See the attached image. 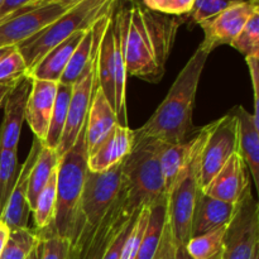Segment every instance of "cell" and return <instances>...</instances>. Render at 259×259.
Wrapping results in <instances>:
<instances>
[{"label":"cell","instance_id":"cell-19","mask_svg":"<svg viewBox=\"0 0 259 259\" xmlns=\"http://www.w3.org/2000/svg\"><path fill=\"white\" fill-rule=\"evenodd\" d=\"M235 204L220 201L207 195L199 194L192 217L191 238L206 234L230 222L234 212Z\"/></svg>","mask_w":259,"mask_h":259},{"label":"cell","instance_id":"cell-47","mask_svg":"<svg viewBox=\"0 0 259 259\" xmlns=\"http://www.w3.org/2000/svg\"><path fill=\"white\" fill-rule=\"evenodd\" d=\"M3 2H4V0H0V7H2V4H3Z\"/></svg>","mask_w":259,"mask_h":259},{"label":"cell","instance_id":"cell-12","mask_svg":"<svg viewBox=\"0 0 259 259\" xmlns=\"http://www.w3.org/2000/svg\"><path fill=\"white\" fill-rule=\"evenodd\" d=\"M96 60H98V52H96L91 65L86 70L85 75L72 85V93H71L70 104H68L66 125L65 129H63L62 137H61L60 144L56 149L58 158H61L63 154L67 153L72 148L83 124H85L86 118H88L94 90H95L96 82H98Z\"/></svg>","mask_w":259,"mask_h":259},{"label":"cell","instance_id":"cell-18","mask_svg":"<svg viewBox=\"0 0 259 259\" xmlns=\"http://www.w3.org/2000/svg\"><path fill=\"white\" fill-rule=\"evenodd\" d=\"M238 119V153L249 168L255 187L259 189V118L242 105L232 109Z\"/></svg>","mask_w":259,"mask_h":259},{"label":"cell","instance_id":"cell-11","mask_svg":"<svg viewBox=\"0 0 259 259\" xmlns=\"http://www.w3.org/2000/svg\"><path fill=\"white\" fill-rule=\"evenodd\" d=\"M258 0H242L200 23L199 25L204 30V40L200 47L211 53L219 46L230 45L248 19L258 12Z\"/></svg>","mask_w":259,"mask_h":259},{"label":"cell","instance_id":"cell-31","mask_svg":"<svg viewBox=\"0 0 259 259\" xmlns=\"http://www.w3.org/2000/svg\"><path fill=\"white\" fill-rule=\"evenodd\" d=\"M230 46L239 51L245 57L259 53V10L248 19Z\"/></svg>","mask_w":259,"mask_h":259},{"label":"cell","instance_id":"cell-40","mask_svg":"<svg viewBox=\"0 0 259 259\" xmlns=\"http://www.w3.org/2000/svg\"><path fill=\"white\" fill-rule=\"evenodd\" d=\"M9 232H10L9 228H8L4 223L0 222V255H2L5 244H7L8 237H9Z\"/></svg>","mask_w":259,"mask_h":259},{"label":"cell","instance_id":"cell-20","mask_svg":"<svg viewBox=\"0 0 259 259\" xmlns=\"http://www.w3.org/2000/svg\"><path fill=\"white\" fill-rule=\"evenodd\" d=\"M115 125H118V120H116L114 109L111 108L108 99L99 88V82H96L93 100H91L88 118H86L88 153L93 151L113 131Z\"/></svg>","mask_w":259,"mask_h":259},{"label":"cell","instance_id":"cell-2","mask_svg":"<svg viewBox=\"0 0 259 259\" xmlns=\"http://www.w3.org/2000/svg\"><path fill=\"white\" fill-rule=\"evenodd\" d=\"M209 52L197 47L172 83L168 94L151 118L134 131L139 138H153L167 144L186 142L197 132L192 121L195 99Z\"/></svg>","mask_w":259,"mask_h":259},{"label":"cell","instance_id":"cell-26","mask_svg":"<svg viewBox=\"0 0 259 259\" xmlns=\"http://www.w3.org/2000/svg\"><path fill=\"white\" fill-rule=\"evenodd\" d=\"M227 225L206 234L191 238L185 245L190 257L192 259H223Z\"/></svg>","mask_w":259,"mask_h":259},{"label":"cell","instance_id":"cell-27","mask_svg":"<svg viewBox=\"0 0 259 259\" xmlns=\"http://www.w3.org/2000/svg\"><path fill=\"white\" fill-rule=\"evenodd\" d=\"M56 201H57V169L53 172L51 179L40 191L32 211L35 230H45L51 227L55 218Z\"/></svg>","mask_w":259,"mask_h":259},{"label":"cell","instance_id":"cell-33","mask_svg":"<svg viewBox=\"0 0 259 259\" xmlns=\"http://www.w3.org/2000/svg\"><path fill=\"white\" fill-rule=\"evenodd\" d=\"M242 0H195V4L187 19L190 18L192 23L200 24L204 20L219 14L224 9L229 8L230 5L239 3Z\"/></svg>","mask_w":259,"mask_h":259},{"label":"cell","instance_id":"cell-9","mask_svg":"<svg viewBox=\"0 0 259 259\" xmlns=\"http://www.w3.org/2000/svg\"><path fill=\"white\" fill-rule=\"evenodd\" d=\"M78 2H61L35 8H19L14 14L0 23V48L19 46L75 7Z\"/></svg>","mask_w":259,"mask_h":259},{"label":"cell","instance_id":"cell-25","mask_svg":"<svg viewBox=\"0 0 259 259\" xmlns=\"http://www.w3.org/2000/svg\"><path fill=\"white\" fill-rule=\"evenodd\" d=\"M71 93H72V86L58 82L57 95H56L55 105H53L52 115H51L50 128H48L47 137H46V141L43 143V146L47 147V148L56 151L58 144H60L61 137H62L63 129L66 125V119H67Z\"/></svg>","mask_w":259,"mask_h":259},{"label":"cell","instance_id":"cell-38","mask_svg":"<svg viewBox=\"0 0 259 259\" xmlns=\"http://www.w3.org/2000/svg\"><path fill=\"white\" fill-rule=\"evenodd\" d=\"M195 0H172V15L187 17L192 10Z\"/></svg>","mask_w":259,"mask_h":259},{"label":"cell","instance_id":"cell-45","mask_svg":"<svg viewBox=\"0 0 259 259\" xmlns=\"http://www.w3.org/2000/svg\"><path fill=\"white\" fill-rule=\"evenodd\" d=\"M39 242H40V240H39ZM27 259H39V244H38L37 247L34 248V250L30 253L29 257H28Z\"/></svg>","mask_w":259,"mask_h":259},{"label":"cell","instance_id":"cell-28","mask_svg":"<svg viewBox=\"0 0 259 259\" xmlns=\"http://www.w3.org/2000/svg\"><path fill=\"white\" fill-rule=\"evenodd\" d=\"M20 167L18 162V149H4L0 151V218L10 199Z\"/></svg>","mask_w":259,"mask_h":259},{"label":"cell","instance_id":"cell-21","mask_svg":"<svg viewBox=\"0 0 259 259\" xmlns=\"http://www.w3.org/2000/svg\"><path fill=\"white\" fill-rule=\"evenodd\" d=\"M86 30L88 29L73 33L71 37H68L67 39H65L60 45L56 46L55 48H52L50 52L46 53L27 76H29L30 78L60 82L73 51L76 50L78 43L81 42Z\"/></svg>","mask_w":259,"mask_h":259},{"label":"cell","instance_id":"cell-42","mask_svg":"<svg viewBox=\"0 0 259 259\" xmlns=\"http://www.w3.org/2000/svg\"><path fill=\"white\" fill-rule=\"evenodd\" d=\"M14 88V86H7V85H0V106L3 105V103L7 99L8 94L10 93V90Z\"/></svg>","mask_w":259,"mask_h":259},{"label":"cell","instance_id":"cell-37","mask_svg":"<svg viewBox=\"0 0 259 259\" xmlns=\"http://www.w3.org/2000/svg\"><path fill=\"white\" fill-rule=\"evenodd\" d=\"M142 3L149 10L172 15V0H142Z\"/></svg>","mask_w":259,"mask_h":259},{"label":"cell","instance_id":"cell-32","mask_svg":"<svg viewBox=\"0 0 259 259\" xmlns=\"http://www.w3.org/2000/svg\"><path fill=\"white\" fill-rule=\"evenodd\" d=\"M149 218V206H143L139 210V214L137 217L136 222L131 227L128 235L125 238L123 248H121L120 258L119 259H134L138 253L139 245L143 239L144 232H146L147 224H148Z\"/></svg>","mask_w":259,"mask_h":259},{"label":"cell","instance_id":"cell-16","mask_svg":"<svg viewBox=\"0 0 259 259\" xmlns=\"http://www.w3.org/2000/svg\"><path fill=\"white\" fill-rule=\"evenodd\" d=\"M58 82L32 78V88L25 106L24 120L37 139L45 143L50 128L51 115L57 95Z\"/></svg>","mask_w":259,"mask_h":259},{"label":"cell","instance_id":"cell-24","mask_svg":"<svg viewBox=\"0 0 259 259\" xmlns=\"http://www.w3.org/2000/svg\"><path fill=\"white\" fill-rule=\"evenodd\" d=\"M166 223V200L149 206V218L143 239L134 259H153L161 243Z\"/></svg>","mask_w":259,"mask_h":259},{"label":"cell","instance_id":"cell-35","mask_svg":"<svg viewBox=\"0 0 259 259\" xmlns=\"http://www.w3.org/2000/svg\"><path fill=\"white\" fill-rule=\"evenodd\" d=\"M139 214V212H138ZM138 214L136 215V217L132 219V222L129 223L128 225H126L125 228H124L123 230H121L120 233H119L118 235L115 237V239L111 242V244L109 245V248L106 249V252L104 253L103 258L101 259H119L120 258V253H121V248H123V244L124 242H125V238L126 235H128L129 230H131V227L133 225V223L136 222L137 217H138Z\"/></svg>","mask_w":259,"mask_h":259},{"label":"cell","instance_id":"cell-7","mask_svg":"<svg viewBox=\"0 0 259 259\" xmlns=\"http://www.w3.org/2000/svg\"><path fill=\"white\" fill-rule=\"evenodd\" d=\"M120 190L121 163L111 167L105 172L88 171L76 212L72 237L78 230L95 229L105 217L109 207L118 199Z\"/></svg>","mask_w":259,"mask_h":259},{"label":"cell","instance_id":"cell-8","mask_svg":"<svg viewBox=\"0 0 259 259\" xmlns=\"http://www.w3.org/2000/svg\"><path fill=\"white\" fill-rule=\"evenodd\" d=\"M259 247V207L250 186L235 202L224 235L223 259H250Z\"/></svg>","mask_w":259,"mask_h":259},{"label":"cell","instance_id":"cell-14","mask_svg":"<svg viewBox=\"0 0 259 259\" xmlns=\"http://www.w3.org/2000/svg\"><path fill=\"white\" fill-rule=\"evenodd\" d=\"M248 186H250L247 175V166L238 152L230 156L211 181L201 189L202 194L220 200V201L235 204Z\"/></svg>","mask_w":259,"mask_h":259},{"label":"cell","instance_id":"cell-15","mask_svg":"<svg viewBox=\"0 0 259 259\" xmlns=\"http://www.w3.org/2000/svg\"><path fill=\"white\" fill-rule=\"evenodd\" d=\"M30 88L32 78L25 76L10 90L5 99L4 119L0 125V151L18 149Z\"/></svg>","mask_w":259,"mask_h":259},{"label":"cell","instance_id":"cell-10","mask_svg":"<svg viewBox=\"0 0 259 259\" xmlns=\"http://www.w3.org/2000/svg\"><path fill=\"white\" fill-rule=\"evenodd\" d=\"M238 119L232 110L214 121L201 152V189L222 169L232 154L238 152Z\"/></svg>","mask_w":259,"mask_h":259},{"label":"cell","instance_id":"cell-4","mask_svg":"<svg viewBox=\"0 0 259 259\" xmlns=\"http://www.w3.org/2000/svg\"><path fill=\"white\" fill-rule=\"evenodd\" d=\"M88 144L86 121L72 148L60 158L57 166V201L53 223L45 230H35L42 235H57L70 242L78 202L88 175Z\"/></svg>","mask_w":259,"mask_h":259},{"label":"cell","instance_id":"cell-3","mask_svg":"<svg viewBox=\"0 0 259 259\" xmlns=\"http://www.w3.org/2000/svg\"><path fill=\"white\" fill-rule=\"evenodd\" d=\"M166 144L134 136L133 148L121 162V189L133 211L166 200L161 169V154Z\"/></svg>","mask_w":259,"mask_h":259},{"label":"cell","instance_id":"cell-43","mask_svg":"<svg viewBox=\"0 0 259 259\" xmlns=\"http://www.w3.org/2000/svg\"><path fill=\"white\" fill-rule=\"evenodd\" d=\"M175 259H192V258L189 255V253H187L185 245H179L176 255H175Z\"/></svg>","mask_w":259,"mask_h":259},{"label":"cell","instance_id":"cell-5","mask_svg":"<svg viewBox=\"0 0 259 259\" xmlns=\"http://www.w3.org/2000/svg\"><path fill=\"white\" fill-rule=\"evenodd\" d=\"M214 121L199 128V139L191 158L171 185L166 195V218L179 245L191 239L195 205L201 192V152Z\"/></svg>","mask_w":259,"mask_h":259},{"label":"cell","instance_id":"cell-22","mask_svg":"<svg viewBox=\"0 0 259 259\" xmlns=\"http://www.w3.org/2000/svg\"><path fill=\"white\" fill-rule=\"evenodd\" d=\"M197 139H199V129L186 142L164 146L161 154V169L162 175H163L166 195L176 177L179 176L180 172L185 168L187 162L191 158L195 147L197 144Z\"/></svg>","mask_w":259,"mask_h":259},{"label":"cell","instance_id":"cell-30","mask_svg":"<svg viewBox=\"0 0 259 259\" xmlns=\"http://www.w3.org/2000/svg\"><path fill=\"white\" fill-rule=\"evenodd\" d=\"M27 72L24 58L15 47L0 61V85L15 86L27 76Z\"/></svg>","mask_w":259,"mask_h":259},{"label":"cell","instance_id":"cell-23","mask_svg":"<svg viewBox=\"0 0 259 259\" xmlns=\"http://www.w3.org/2000/svg\"><path fill=\"white\" fill-rule=\"evenodd\" d=\"M58 162H60V158L57 156V152L55 149L47 148V147L43 146L39 154H38L37 161H35L34 166L30 171L29 180H28L27 201L28 205H29L30 212L34 209L40 191L46 186L48 180L51 179L53 172L57 169Z\"/></svg>","mask_w":259,"mask_h":259},{"label":"cell","instance_id":"cell-41","mask_svg":"<svg viewBox=\"0 0 259 259\" xmlns=\"http://www.w3.org/2000/svg\"><path fill=\"white\" fill-rule=\"evenodd\" d=\"M61 2H77V0H32L30 3H28L24 7L27 8H35L39 7V5H46L51 4V3H61Z\"/></svg>","mask_w":259,"mask_h":259},{"label":"cell","instance_id":"cell-17","mask_svg":"<svg viewBox=\"0 0 259 259\" xmlns=\"http://www.w3.org/2000/svg\"><path fill=\"white\" fill-rule=\"evenodd\" d=\"M134 144V131L129 126L115 125L113 131L88 153L90 172H105L121 163Z\"/></svg>","mask_w":259,"mask_h":259},{"label":"cell","instance_id":"cell-29","mask_svg":"<svg viewBox=\"0 0 259 259\" xmlns=\"http://www.w3.org/2000/svg\"><path fill=\"white\" fill-rule=\"evenodd\" d=\"M39 237L29 228L12 229L0 259H27L39 244Z\"/></svg>","mask_w":259,"mask_h":259},{"label":"cell","instance_id":"cell-36","mask_svg":"<svg viewBox=\"0 0 259 259\" xmlns=\"http://www.w3.org/2000/svg\"><path fill=\"white\" fill-rule=\"evenodd\" d=\"M249 67L250 78H252V85H253V93H254V113L253 115L258 116L259 108H258V90H259V53H254L245 57Z\"/></svg>","mask_w":259,"mask_h":259},{"label":"cell","instance_id":"cell-6","mask_svg":"<svg viewBox=\"0 0 259 259\" xmlns=\"http://www.w3.org/2000/svg\"><path fill=\"white\" fill-rule=\"evenodd\" d=\"M116 2L118 0H81L45 29L17 46L27 65V75L46 53L73 33L93 27L96 20L114 9Z\"/></svg>","mask_w":259,"mask_h":259},{"label":"cell","instance_id":"cell-1","mask_svg":"<svg viewBox=\"0 0 259 259\" xmlns=\"http://www.w3.org/2000/svg\"><path fill=\"white\" fill-rule=\"evenodd\" d=\"M113 17L126 73L159 82L187 17L153 12L142 0H118Z\"/></svg>","mask_w":259,"mask_h":259},{"label":"cell","instance_id":"cell-46","mask_svg":"<svg viewBox=\"0 0 259 259\" xmlns=\"http://www.w3.org/2000/svg\"><path fill=\"white\" fill-rule=\"evenodd\" d=\"M250 259H259V247L255 248L254 252H253L252 258H250Z\"/></svg>","mask_w":259,"mask_h":259},{"label":"cell","instance_id":"cell-39","mask_svg":"<svg viewBox=\"0 0 259 259\" xmlns=\"http://www.w3.org/2000/svg\"><path fill=\"white\" fill-rule=\"evenodd\" d=\"M32 0H4L0 7V19H3L4 17H7L10 13L15 12L19 8H23L24 5H27L28 3H30Z\"/></svg>","mask_w":259,"mask_h":259},{"label":"cell","instance_id":"cell-44","mask_svg":"<svg viewBox=\"0 0 259 259\" xmlns=\"http://www.w3.org/2000/svg\"><path fill=\"white\" fill-rule=\"evenodd\" d=\"M14 48H15V46H13V47H2V48H0V61H2L3 58H4L5 56L8 55V53L12 52Z\"/></svg>","mask_w":259,"mask_h":259},{"label":"cell","instance_id":"cell-13","mask_svg":"<svg viewBox=\"0 0 259 259\" xmlns=\"http://www.w3.org/2000/svg\"><path fill=\"white\" fill-rule=\"evenodd\" d=\"M42 147V142L34 137L29 153H28L24 163L20 167L19 176H18L14 190L10 195V199L8 201L7 206H5L2 218H0V222L4 223L10 230L19 229V228H28L30 215L29 205H28L27 201L28 180H29L30 171L34 166L35 161H37L38 154H39Z\"/></svg>","mask_w":259,"mask_h":259},{"label":"cell","instance_id":"cell-34","mask_svg":"<svg viewBox=\"0 0 259 259\" xmlns=\"http://www.w3.org/2000/svg\"><path fill=\"white\" fill-rule=\"evenodd\" d=\"M39 237V235H38ZM39 259H66L70 242L57 235L39 237Z\"/></svg>","mask_w":259,"mask_h":259}]
</instances>
